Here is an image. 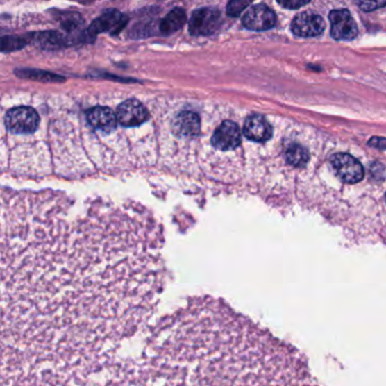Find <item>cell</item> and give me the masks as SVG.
I'll return each instance as SVG.
<instances>
[{
    "label": "cell",
    "mask_w": 386,
    "mask_h": 386,
    "mask_svg": "<svg viewBox=\"0 0 386 386\" xmlns=\"http://www.w3.org/2000/svg\"><path fill=\"white\" fill-rule=\"evenodd\" d=\"M221 24V14L213 7H203L192 14L190 21V33L194 37L211 35Z\"/></svg>",
    "instance_id": "3957f363"
},
{
    "label": "cell",
    "mask_w": 386,
    "mask_h": 386,
    "mask_svg": "<svg viewBox=\"0 0 386 386\" xmlns=\"http://www.w3.org/2000/svg\"><path fill=\"white\" fill-rule=\"evenodd\" d=\"M276 23V14L263 3L251 7L242 17V24L251 31H267L272 28Z\"/></svg>",
    "instance_id": "ba28073f"
},
{
    "label": "cell",
    "mask_w": 386,
    "mask_h": 386,
    "mask_svg": "<svg viewBox=\"0 0 386 386\" xmlns=\"http://www.w3.org/2000/svg\"><path fill=\"white\" fill-rule=\"evenodd\" d=\"M358 6L365 12L378 10L382 7L386 6V1H374V3H358Z\"/></svg>",
    "instance_id": "e0dca14e"
},
{
    "label": "cell",
    "mask_w": 386,
    "mask_h": 386,
    "mask_svg": "<svg viewBox=\"0 0 386 386\" xmlns=\"http://www.w3.org/2000/svg\"><path fill=\"white\" fill-rule=\"evenodd\" d=\"M249 5H251V3H249V1H230V3H228L227 14L229 16H233V17H237V16H240Z\"/></svg>",
    "instance_id": "2e32d148"
},
{
    "label": "cell",
    "mask_w": 386,
    "mask_h": 386,
    "mask_svg": "<svg viewBox=\"0 0 386 386\" xmlns=\"http://www.w3.org/2000/svg\"><path fill=\"white\" fill-rule=\"evenodd\" d=\"M244 135L253 142L263 143L272 137V127L261 115H253L245 120Z\"/></svg>",
    "instance_id": "7c38bea8"
},
{
    "label": "cell",
    "mask_w": 386,
    "mask_h": 386,
    "mask_svg": "<svg viewBox=\"0 0 386 386\" xmlns=\"http://www.w3.org/2000/svg\"><path fill=\"white\" fill-rule=\"evenodd\" d=\"M279 3L281 6L285 7V8H289V10H296V8L305 6V5L310 3H308V1H285V3Z\"/></svg>",
    "instance_id": "d6986e66"
},
{
    "label": "cell",
    "mask_w": 386,
    "mask_h": 386,
    "mask_svg": "<svg viewBox=\"0 0 386 386\" xmlns=\"http://www.w3.org/2000/svg\"><path fill=\"white\" fill-rule=\"evenodd\" d=\"M86 119L89 121L91 128L98 131V132L108 133L114 132L118 125L117 115L110 108L96 107L91 108L85 112Z\"/></svg>",
    "instance_id": "8fae6325"
},
{
    "label": "cell",
    "mask_w": 386,
    "mask_h": 386,
    "mask_svg": "<svg viewBox=\"0 0 386 386\" xmlns=\"http://www.w3.org/2000/svg\"><path fill=\"white\" fill-rule=\"evenodd\" d=\"M23 212L3 199L1 369L98 371L153 316L166 281L156 222L131 210L89 208L68 219L55 197Z\"/></svg>",
    "instance_id": "6da1fadb"
},
{
    "label": "cell",
    "mask_w": 386,
    "mask_h": 386,
    "mask_svg": "<svg viewBox=\"0 0 386 386\" xmlns=\"http://www.w3.org/2000/svg\"><path fill=\"white\" fill-rule=\"evenodd\" d=\"M186 12L183 8H174L165 16V19L161 21L160 24V30L163 34L169 35V34L175 33L178 30H181L186 23Z\"/></svg>",
    "instance_id": "5bb4252c"
},
{
    "label": "cell",
    "mask_w": 386,
    "mask_h": 386,
    "mask_svg": "<svg viewBox=\"0 0 386 386\" xmlns=\"http://www.w3.org/2000/svg\"><path fill=\"white\" fill-rule=\"evenodd\" d=\"M117 119L124 127H138L149 119V112L141 101L131 99L121 102L116 111Z\"/></svg>",
    "instance_id": "8992f818"
},
{
    "label": "cell",
    "mask_w": 386,
    "mask_h": 386,
    "mask_svg": "<svg viewBox=\"0 0 386 386\" xmlns=\"http://www.w3.org/2000/svg\"><path fill=\"white\" fill-rule=\"evenodd\" d=\"M325 28L324 19L314 12H301L294 17L292 30L297 37H319Z\"/></svg>",
    "instance_id": "30bf717a"
},
{
    "label": "cell",
    "mask_w": 386,
    "mask_h": 386,
    "mask_svg": "<svg viewBox=\"0 0 386 386\" xmlns=\"http://www.w3.org/2000/svg\"><path fill=\"white\" fill-rule=\"evenodd\" d=\"M285 160L289 165L294 167H303L310 160V154L305 147L292 144L285 150Z\"/></svg>",
    "instance_id": "9a60e30c"
},
{
    "label": "cell",
    "mask_w": 386,
    "mask_h": 386,
    "mask_svg": "<svg viewBox=\"0 0 386 386\" xmlns=\"http://www.w3.org/2000/svg\"><path fill=\"white\" fill-rule=\"evenodd\" d=\"M40 118L37 110L31 107L12 108L5 116V126L16 135H30L37 131Z\"/></svg>",
    "instance_id": "7a4b0ae2"
},
{
    "label": "cell",
    "mask_w": 386,
    "mask_h": 386,
    "mask_svg": "<svg viewBox=\"0 0 386 386\" xmlns=\"http://www.w3.org/2000/svg\"><path fill=\"white\" fill-rule=\"evenodd\" d=\"M369 146L376 147L380 150H385L386 149V138L382 137H373L368 142Z\"/></svg>",
    "instance_id": "ac0fdd59"
},
{
    "label": "cell",
    "mask_w": 386,
    "mask_h": 386,
    "mask_svg": "<svg viewBox=\"0 0 386 386\" xmlns=\"http://www.w3.org/2000/svg\"><path fill=\"white\" fill-rule=\"evenodd\" d=\"M171 128L177 137L193 140L201 134V118L195 111L181 110L172 118Z\"/></svg>",
    "instance_id": "9c48e42d"
},
{
    "label": "cell",
    "mask_w": 386,
    "mask_h": 386,
    "mask_svg": "<svg viewBox=\"0 0 386 386\" xmlns=\"http://www.w3.org/2000/svg\"><path fill=\"white\" fill-rule=\"evenodd\" d=\"M124 24H125V17L118 10H110L106 12L101 17H99L93 23L92 30L95 32H107L116 30L117 32L118 28H123Z\"/></svg>",
    "instance_id": "4fadbf2b"
},
{
    "label": "cell",
    "mask_w": 386,
    "mask_h": 386,
    "mask_svg": "<svg viewBox=\"0 0 386 386\" xmlns=\"http://www.w3.org/2000/svg\"><path fill=\"white\" fill-rule=\"evenodd\" d=\"M331 167L337 177L349 184L359 183L364 178L362 163L350 154H334L331 158Z\"/></svg>",
    "instance_id": "277c9868"
},
{
    "label": "cell",
    "mask_w": 386,
    "mask_h": 386,
    "mask_svg": "<svg viewBox=\"0 0 386 386\" xmlns=\"http://www.w3.org/2000/svg\"><path fill=\"white\" fill-rule=\"evenodd\" d=\"M242 144V132L235 121L224 120L212 134L211 145L219 151H233Z\"/></svg>",
    "instance_id": "5b68a950"
},
{
    "label": "cell",
    "mask_w": 386,
    "mask_h": 386,
    "mask_svg": "<svg viewBox=\"0 0 386 386\" xmlns=\"http://www.w3.org/2000/svg\"><path fill=\"white\" fill-rule=\"evenodd\" d=\"M328 19L331 22V35L335 40H353L357 37L358 28L348 10H332Z\"/></svg>",
    "instance_id": "52a82bcc"
}]
</instances>
